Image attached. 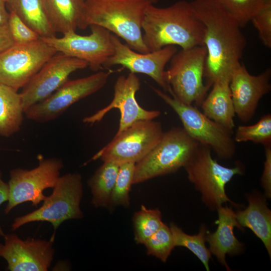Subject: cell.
Returning <instances> with one entry per match:
<instances>
[{"label":"cell","instance_id":"23","mask_svg":"<svg viewBox=\"0 0 271 271\" xmlns=\"http://www.w3.org/2000/svg\"><path fill=\"white\" fill-rule=\"evenodd\" d=\"M9 12L15 13L40 38L55 36L50 23L44 0H7Z\"/></svg>","mask_w":271,"mask_h":271},{"label":"cell","instance_id":"39","mask_svg":"<svg viewBox=\"0 0 271 271\" xmlns=\"http://www.w3.org/2000/svg\"><path fill=\"white\" fill-rule=\"evenodd\" d=\"M5 1H6V2L7 0H5Z\"/></svg>","mask_w":271,"mask_h":271},{"label":"cell","instance_id":"24","mask_svg":"<svg viewBox=\"0 0 271 271\" xmlns=\"http://www.w3.org/2000/svg\"><path fill=\"white\" fill-rule=\"evenodd\" d=\"M25 110L20 93L0 84V136L9 137L18 132L24 120Z\"/></svg>","mask_w":271,"mask_h":271},{"label":"cell","instance_id":"13","mask_svg":"<svg viewBox=\"0 0 271 271\" xmlns=\"http://www.w3.org/2000/svg\"><path fill=\"white\" fill-rule=\"evenodd\" d=\"M91 33L82 36L70 31L61 38H40L57 52L86 61L90 68L97 71L113 55L111 32L97 25L90 26Z\"/></svg>","mask_w":271,"mask_h":271},{"label":"cell","instance_id":"36","mask_svg":"<svg viewBox=\"0 0 271 271\" xmlns=\"http://www.w3.org/2000/svg\"><path fill=\"white\" fill-rule=\"evenodd\" d=\"M9 189L8 183H6L2 179V173L0 170V206L9 199ZM0 235L4 237L3 229L0 226Z\"/></svg>","mask_w":271,"mask_h":271},{"label":"cell","instance_id":"16","mask_svg":"<svg viewBox=\"0 0 271 271\" xmlns=\"http://www.w3.org/2000/svg\"><path fill=\"white\" fill-rule=\"evenodd\" d=\"M141 81L136 73L130 72L127 76H119L114 85V95L111 102L94 114L85 117L83 122L93 124L100 121L110 110L117 108L120 113L118 129L120 132L136 122L153 120L160 116L159 110H146L137 101L136 94L140 89Z\"/></svg>","mask_w":271,"mask_h":271},{"label":"cell","instance_id":"11","mask_svg":"<svg viewBox=\"0 0 271 271\" xmlns=\"http://www.w3.org/2000/svg\"><path fill=\"white\" fill-rule=\"evenodd\" d=\"M63 167L61 160L50 158L41 160L37 167L30 170L19 168L11 170L9 199L5 213L8 214L16 206L26 202H31L37 206L46 197L44 190L54 187Z\"/></svg>","mask_w":271,"mask_h":271},{"label":"cell","instance_id":"3","mask_svg":"<svg viewBox=\"0 0 271 271\" xmlns=\"http://www.w3.org/2000/svg\"><path fill=\"white\" fill-rule=\"evenodd\" d=\"M158 0H85L81 29L97 25L124 40L132 50L149 52L143 39L147 8Z\"/></svg>","mask_w":271,"mask_h":271},{"label":"cell","instance_id":"10","mask_svg":"<svg viewBox=\"0 0 271 271\" xmlns=\"http://www.w3.org/2000/svg\"><path fill=\"white\" fill-rule=\"evenodd\" d=\"M57 53L41 39L14 44L0 54V83L18 91Z\"/></svg>","mask_w":271,"mask_h":271},{"label":"cell","instance_id":"18","mask_svg":"<svg viewBox=\"0 0 271 271\" xmlns=\"http://www.w3.org/2000/svg\"><path fill=\"white\" fill-rule=\"evenodd\" d=\"M271 70L251 75L241 62L232 70L229 86L235 113L243 122L253 116L261 98L271 89Z\"/></svg>","mask_w":271,"mask_h":271},{"label":"cell","instance_id":"34","mask_svg":"<svg viewBox=\"0 0 271 271\" xmlns=\"http://www.w3.org/2000/svg\"><path fill=\"white\" fill-rule=\"evenodd\" d=\"M265 161L261 178V183L264 190V196L271 197V145L264 146Z\"/></svg>","mask_w":271,"mask_h":271},{"label":"cell","instance_id":"25","mask_svg":"<svg viewBox=\"0 0 271 271\" xmlns=\"http://www.w3.org/2000/svg\"><path fill=\"white\" fill-rule=\"evenodd\" d=\"M88 181L92 194V204L96 207L108 208L116 181L119 165L103 162Z\"/></svg>","mask_w":271,"mask_h":271},{"label":"cell","instance_id":"29","mask_svg":"<svg viewBox=\"0 0 271 271\" xmlns=\"http://www.w3.org/2000/svg\"><path fill=\"white\" fill-rule=\"evenodd\" d=\"M233 138L237 143L250 141L264 147L271 145V114L263 115L253 125H239Z\"/></svg>","mask_w":271,"mask_h":271},{"label":"cell","instance_id":"31","mask_svg":"<svg viewBox=\"0 0 271 271\" xmlns=\"http://www.w3.org/2000/svg\"><path fill=\"white\" fill-rule=\"evenodd\" d=\"M220 1L242 28L271 0Z\"/></svg>","mask_w":271,"mask_h":271},{"label":"cell","instance_id":"14","mask_svg":"<svg viewBox=\"0 0 271 271\" xmlns=\"http://www.w3.org/2000/svg\"><path fill=\"white\" fill-rule=\"evenodd\" d=\"M88 66L85 61L57 52L23 88L20 93L25 111L53 93L74 72Z\"/></svg>","mask_w":271,"mask_h":271},{"label":"cell","instance_id":"4","mask_svg":"<svg viewBox=\"0 0 271 271\" xmlns=\"http://www.w3.org/2000/svg\"><path fill=\"white\" fill-rule=\"evenodd\" d=\"M199 143L183 127L163 132L153 149L135 164L132 184L177 171L186 164Z\"/></svg>","mask_w":271,"mask_h":271},{"label":"cell","instance_id":"21","mask_svg":"<svg viewBox=\"0 0 271 271\" xmlns=\"http://www.w3.org/2000/svg\"><path fill=\"white\" fill-rule=\"evenodd\" d=\"M230 77L215 80L212 89L200 105L202 112L209 118L233 131L235 115L229 86Z\"/></svg>","mask_w":271,"mask_h":271},{"label":"cell","instance_id":"28","mask_svg":"<svg viewBox=\"0 0 271 271\" xmlns=\"http://www.w3.org/2000/svg\"><path fill=\"white\" fill-rule=\"evenodd\" d=\"M135 164L126 163L119 165L116 181L108 208L121 206L128 207L130 204L129 191L132 184Z\"/></svg>","mask_w":271,"mask_h":271},{"label":"cell","instance_id":"9","mask_svg":"<svg viewBox=\"0 0 271 271\" xmlns=\"http://www.w3.org/2000/svg\"><path fill=\"white\" fill-rule=\"evenodd\" d=\"M161 122L139 121L116 133L112 140L91 159L112 162L118 165L136 163L158 143L163 133Z\"/></svg>","mask_w":271,"mask_h":271},{"label":"cell","instance_id":"22","mask_svg":"<svg viewBox=\"0 0 271 271\" xmlns=\"http://www.w3.org/2000/svg\"><path fill=\"white\" fill-rule=\"evenodd\" d=\"M54 32L63 34L81 29L85 0H44Z\"/></svg>","mask_w":271,"mask_h":271},{"label":"cell","instance_id":"30","mask_svg":"<svg viewBox=\"0 0 271 271\" xmlns=\"http://www.w3.org/2000/svg\"><path fill=\"white\" fill-rule=\"evenodd\" d=\"M143 244L146 247L147 254L154 256L164 262L175 247L170 228L165 223Z\"/></svg>","mask_w":271,"mask_h":271},{"label":"cell","instance_id":"27","mask_svg":"<svg viewBox=\"0 0 271 271\" xmlns=\"http://www.w3.org/2000/svg\"><path fill=\"white\" fill-rule=\"evenodd\" d=\"M132 223L134 240L137 244H144L164 224L159 209H148L144 205L133 214Z\"/></svg>","mask_w":271,"mask_h":271},{"label":"cell","instance_id":"40","mask_svg":"<svg viewBox=\"0 0 271 271\" xmlns=\"http://www.w3.org/2000/svg\"><path fill=\"white\" fill-rule=\"evenodd\" d=\"M1 84V83H0Z\"/></svg>","mask_w":271,"mask_h":271},{"label":"cell","instance_id":"6","mask_svg":"<svg viewBox=\"0 0 271 271\" xmlns=\"http://www.w3.org/2000/svg\"><path fill=\"white\" fill-rule=\"evenodd\" d=\"M206 56L202 45L181 49L173 56L164 73L171 96L185 104L200 106L210 87L203 81Z\"/></svg>","mask_w":271,"mask_h":271},{"label":"cell","instance_id":"35","mask_svg":"<svg viewBox=\"0 0 271 271\" xmlns=\"http://www.w3.org/2000/svg\"><path fill=\"white\" fill-rule=\"evenodd\" d=\"M14 44L8 26L0 25V54Z\"/></svg>","mask_w":271,"mask_h":271},{"label":"cell","instance_id":"17","mask_svg":"<svg viewBox=\"0 0 271 271\" xmlns=\"http://www.w3.org/2000/svg\"><path fill=\"white\" fill-rule=\"evenodd\" d=\"M0 246V257L7 262L11 271H46L54 254L53 239L50 241L28 237L20 238L14 233L5 234Z\"/></svg>","mask_w":271,"mask_h":271},{"label":"cell","instance_id":"32","mask_svg":"<svg viewBox=\"0 0 271 271\" xmlns=\"http://www.w3.org/2000/svg\"><path fill=\"white\" fill-rule=\"evenodd\" d=\"M9 12L7 26L15 44H27L40 39V36L15 13Z\"/></svg>","mask_w":271,"mask_h":271},{"label":"cell","instance_id":"2","mask_svg":"<svg viewBox=\"0 0 271 271\" xmlns=\"http://www.w3.org/2000/svg\"><path fill=\"white\" fill-rule=\"evenodd\" d=\"M143 39L149 52L169 46L181 49L204 46V27L190 2L178 1L167 7L149 6L142 22Z\"/></svg>","mask_w":271,"mask_h":271},{"label":"cell","instance_id":"33","mask_svg":"<svg viewBox=\"0 0 271 271\" xmlns=\"http://www.w3.org/2000/svg\"><path fill=\"white\" fill-rule=\"evenodd\" d=\"M262 44L271 48V1L251 20Z\"/></svg>","mask_w":271,"mask_h":271},{"label":"cell","instance_id":"1","mask_svg":"<svg viewBox=\"0 0 271 271\" xmlns=\"http://www.w3.org/2000/svg\"><path fill=\"white\" fill-rule=\"evenodd\" d=\"M193 11L204 27L207 56L204 76L212 86L216 79L230 77L246 47L241 27L220 0H193Z\"/></svg>","mask_w":271,"mask_h":271},{"label":"cell","instance_id":"7","mask_svg":"<svg viewBox=\"0 0 271 271\" xmlns=\"http://www.w3.org/2000/svg\"><path fill=\"white\" fill-rule=\"evenodd\" d=\"M152 89L176 112L183 128L192 138L209 147L221 159L233 158L236 152L233 131L209 118L197 107L182 103L161 90Z\"/></svg>","mask_w":271,"mask_h":271},{"label":"cell","instance_id":"38","mask_svg":"<svg viewBox=\"0 0 271 271\" xmlns=\"http://www.w3.org/2000/svg\"><path fill=\"white\" fill-rule=\"evenodd\" d=\"M1 245H2V244H1V243H0V246H1Z\"/></svg>","mask_w":271,"mask_h":271},{"label":"cell","instance_id":"8","mask_svg":"<svg viewBox=\"0 0 271 271\" xmlns=\"http://www.w3.org/2000/svg\"><path fill=\"white\" fill-rule=\"evenodd\" d=\"M83 195L81 176L77 173L60 176L51 195L46 196L38 209L16 218L12 224L15 230L25 224L35 221H47L54 230L64 221L80 219L83 214L80 204Z\"/></svg>","mask_w":271,"mask_h":271},{"label":"cell","instance_id":"20","mask_svg":"<svg viewBox=\"0 0 271 271\" xmlns=\"http://www.w3.org/2000/svg\"><path fill=\"white\" fill-rule=\"evenodd\" d=\"M248 204L243 210L235 212L237 221L244 229H250L263 242L271 256V211L264 195L253 193L246 196Z\"/></svg>","mask_w":271,"mask_h":271},{"label":"cell","instance_id":"5","mask_svg":"<svg viewBox=\"0 0 271 271\" xmlns=\"http://www.w3.org/2000/svg\"><path fill=\"white\" fill-rule=\"evenodd\" d=\"M211 152L208 146L198 144L184 167L188 180L201 192L202 201L209 209L217 210L227 202L237 207L226 195L225 186L235 175L243 174V168L240 164L224 167L212 158Z\"/></svg>","mask_w":271,"mask_h":271},{"label":"cell","instance_id":"37","mask_svg":"<svg viewBox=\"0 0 271 271\" xmlns=\"http://www.w3.org/2000/svg\"><path fill=\"white\" fill-rule=\"evenodd\" d=\"M10 12L7 11L5 0H0V25H7Z\"/></svg>","mask_w":271,"mask_h":271},{"label":"cell","instance_id":"15","mask_svg":"<svg viewBox=\"0 0 271 271\" xmlns=\"http://www.w3.org/2000/svg\"><path fill=\"white\" fill-rule=\"evenodd\" d=\"M111 38L114 54L104 64V67L120 65L130 72L148 75L165 92L168 91L169 87L164 76L165 67L177 52L176 46L169 45L157 51L142 53L123 44L115 35L111 34Z\"/></svg>","mask_w":271,"mask_h":271},{"label":"cell","instance_id":"19","mask_svg":"<svg viewBox=\"0 0 271 271\" xmlns=\"http://www.w3.org/2000/svg\"><path fill=\"white\" fill-rule=\"evenodd\" d=\"M217 211L218 218L215 223L217 228L213 233L208 231L206 241L209 243L211 253L227 270H230L226 261V254L237 255L244 250V245L234 235V227H237L241 230L243 228L238 223L235 212L231 208L222 205Z\"/></svg>","mask_w":271,"mask_h":271},{"label":"cell","instance_id":"26","mask_svg":"<svg viewBox=\"0 0 271 271\" xmlns=\"http://www.w3.org/2000/svg\"><path fill=\"white\" fill-rule=\"evenodd\" d=\"M172 233L175 246H183L193 252L202 262L206 270H210L209 262L211 253L205 245L208 230L205 225L200 226L197 234L190 235L185 233L173 222L169 226Z\"/></svg>","mask_w":271,"mask_h":271},{"label":"cell","instance_id":"12","mask_svg":"<svg viewBox=\"0 0 271 271\" xmlns=\"http://www.w3.org/2000/svg\"><path fill=\"white\" fill-rule=\"evenodd\" d=\"M110 72L99 71L87 77L68 80L50 96L25 111L26 117L39 122H46L60 116L71 105L102 88Z\"/></svg>","mask_w":271,"mask_h":271}]
</instances>
